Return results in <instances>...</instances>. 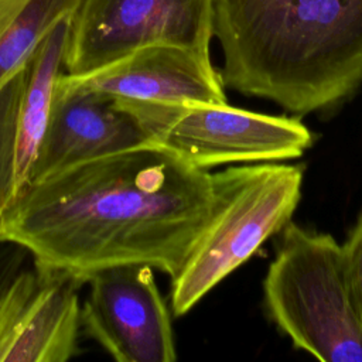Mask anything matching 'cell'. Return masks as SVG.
Listing matches in <instances>:
<instances>
[{
    "mask_svg": "<svg viewBox=\"0 0 362 362\" xmlns=\"http://www.w3.org/2000/svg\"><path fill=\"white\" fill-rule=\"evenodd\" d=\"M28 0H0V37Z\"/></svg>",
    "mask_w": 362,
    "mask_h": 362,
    "instance_id": "obj_15",
    "label": "cell"
},
{
    "mask_svg": "<svg viewBox=\"0 0 362 362\" xmlns=\"http://www.w3.org/2000/svg\"><path fill=\"white\" fill-rule=\"evenodd\" d=\"M212 0H78L69 14L65 74L85 75L153 44L209 54Z\"/></svg>",
    "mask_w": 362,
    "mask_h": 362,
    "instance_id": "obj_6",
    "label": "cell"
},
{
    "mask_svg": "<svg viewBox=\"0 0 362 362\" xmlns=\"http://www.w3.org/2000/svg\"><path fill=\"white\" fill-rule=\"evenodd\" d=\"M212 208L211 173L144 144L31 182L0 222V240L85 283L106 267L180 272Z\"/></svg>",
    "mask_w": 362,
    "mask_h": 362,
    "instance_id": "obj_1",
    "label": "cell"
},
{
    "mask_svg": "<svg viewBox=\"0 0 362 362\" xmlns=\"http://www.w3.org/2000/svg\"><path fill=\"white\" fill-rule=\"evenodd\" d=\"M81 305L88 337L119 362H173L177 358L168 308L153 267L119 264L93 273Z\"/></svg>",
    "mask_w": 362,
    "mask_h": 362,
    "instance_id": "obj_7",
    "label": "cell"
},
{
    "mask_svg": "<svg viewBox=\"0 0 362 362\" xmlns=\"http://www.w3.org/2000/svg\"><path fill=\"white\" fill-rule=\"evenodd\" d=\"M69 16L0 86V222L31 184L55 83L64 68Z\"/></svg>",
    "mask_w": 362,
    "mask_h": 362,
    "instance_id": "obj_10",
    "label": "cell"
},
{
    "mask_svg": "<svg viewBox=\"0 0 362 362\" xmlns=\"http://www.w3.org/2000/svg\"><path fill=\"white\" fill-rule=\"evenodd\" d=\"M341 247L351 294L362 314V212Z\"/></svg>",
    "mask_w": 362,
    "mask_h": 362,
    "instance_id": "obj_13",
    "label": "cell"
},
{
    "mask_svg": "<svg viewBox=\"0 0 362 362\" xmlns=\"http://www.w3.org/2000/svg\"><path fill=\"white\" fill-rule=\"evenodd\" d=\"M78 0H28L0 37V86L28 61Z\"/></svg>",
    "mask_w": 362,
    "mask_h": 362,
    "instance_id": "obj_12",
    "label": "cell"
},
{
    "mask_svg": "<svg viewBox=\"0 0 362 362\" xmlns=\"http://www.w3.org/2000/svg\"><path fill=\"white\" fill-rule=\"evenodd\" d=\"M223 85L307 115L362 83V0H212Z\"/></svg>",
    "mask_w": 362,
    "mask_h": 362,
    "instance_id": "obj_2",
    "label": "cell"
},
{
    "mask_svg": "<svg viewBox=\"0 0 362 362\" xmlns=\"http://www.w3.org/2000/svg\"><path fill=\"white\" fill-rule=\"evenodd\" d=\"M66 78L82 88L147 103H226L211 55L175 44H153L85 75Z\"/></svg>",
    "mask_w": 362,
    "mask_h": 362,
    "instance_id": "obj_11",
    "label": "cell"
},
{
    "mask_svg": "<svg viewBox=\"0 0 362 362\" xmlns=\"http://www.w3.org/2000/svg\"><path fill=\"white\" fill-rule=\"evenodd\" d=\"M83 284L31 259L0 296V362H65L78 355Z\"/></svg>",
    "mask_w": 362,
    "mask_h": 362,
    "instance_id": "obj_8",
    "label": "cell"
},
{
    "mask_svg": "<svg viewBox=\"0 0 362 362\" xmlns=\"http://www.w3.org/2000/svg\"><path fill=\"white\" fill-rule=\"evenodd\" d=\"M264 281L270 320L294 348L324 362H362V314L345 272L341 245L291 221L280 230Z\"/></svg>",
    "mask_w": 362,
    "mask_h": 362,
    "instance_id": "obj_3",
    "label": "cell"
},
{
    "mask_svg": "<svg viewBox=\"0 0 362 362\" xmlns=\"http://www.w3.org/2000/svg\"><path fill=\"white\" fill-rule=\"evenodd\" d=\"M31 259L33 256L25 247L0 240V296Z\"/></svg>",
    "mask_w": 362,
    "mask_h": 362,
    "instance_id": "obj_14",
    "label": "cell"
},
{
    "mask_svg": "<svg viewBox=\"0 0 362 362\" xmlns=\"http://www.w3.org/2000/svg\"><path fill=\"white\" fill-rule=\"evenodd\" d=\"M211 177L209 218L171 279V310L177 317L247 262L269 238L280 233L301 198L303 170L298 165L230 167Z\"/></svg>",
    "mask_w": 362,
    "mask_h": 362,
    "instance_id": "obj_4",
    "label": "cell"
},
{
    "mask_svg": "<svg viewBox=\"0 0 362 362\" xmlns=\"http://www.w3.org/2000/svg\"><path fill=\"white\" fill-rule=\"evenodd\" d=\"M122 100L137 115L153 144L204 170L228 163L297 158L313 143L311 132L294 117L239 109L228 102Z\"/></svg>",
    "mask_w": 362,
    "mask_h": 362,
    "instance_id": "obj_5",
    "label": "cell"
},
{
    "mask_svg": "<svg viewBox=\"0 0 362 362\" xmlns=\"http://www.w3.org/2000/svg\"><path fill=\"white\" fill-rule=\"evenodd\" d=\"M153 144L137 115L115 96L57 79L31 182L74 165Z\"/></svg>",
    "mask_w": 362,
    "mask_h": 362,
    "instance_id": "obj_9",
    "label": "cell"
}]
</instances>
